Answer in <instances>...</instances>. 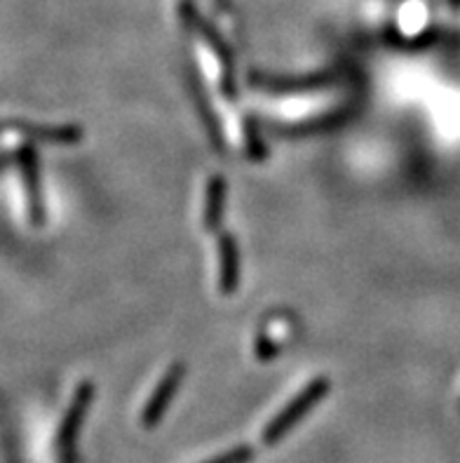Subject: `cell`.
Here are the masks:
<instances>
[{
	"mask_svg": "<svg viewBox=\"0 0 460 463\" xmlns=\"http://www.w3.org/2000/svg\"><path fill=\"white\" fill-rule=\"evenodd\" d=\"M275 355H278V346H275L266 334H261L259 339H256V358H259L261 362H268V360H273Z\"/></svg>",
	"mask_w": 460,
	"mask_h": 463,
	"instance_id": "11",
	"label": "cell"
},
{
	"mask_svg": "<svg viewBox=\"0 0 460 463\" xmlns=\"http://www.w3.org/2000/svg\"><path fill=\"white\" fill-rule=\"evenodd\" d=\"M193 97H195V102H198V106H200V116H202V120H205L207 129H209V137H212V141L217 144V148H224V132H221V128H218L217 113L209 111V102H207L205 92H202V85H200V80H198V76H195V80H193Z\"/></svg>",
	"mask_w": 460,
	"mask_h": 463,
	"instance_id": "8",
	"label": "cell"
},
{
	"mask_svg": "<svg viewBox=\"0 0 460 463\" xmlns=\"http://www.w3.org/2000/svg\"><path fill=\"white\" fill-rule=\"evenodd\" d=\"M252 459H254V450L249 445H240L235 450L224 451V454H218V457L209 459L205 463H249Z\"/></svg>",
	"mask_w": 460,
	"mask_h": 463,
	"instance_id": "10",
	"label": "cell"
},
{
	"mask_svg": "<svg viewBox=\"0 0 460 463\" xmlns=\"http://www.w3.org/2000/svg\"><path fill=\"white\" fill-rule=\"evenodd\" d=\"M249 83L270 94H308V92H320L333 83V76H305V78H275V76L249 74Z\"/></svg>",
	"mask_w": 460,
	"mask_h": 463,
	"instance_id": "4",
	"label": "cell"
},
{
	"mask_svg": "<svg viewBox=\"0 0 460 463\" xmlns=\"http://www.w3.org/2000/svg\"><path fill=\"white\" fill-rule=\"evenodd\" d=\"M92 397H94V386L90 381H83V384L75 388V396H73V403L68 407V414L61 423V454H64V461L71 463L73 459V450H75V438H78V431L85 421L87 409L92 405Z\"/></svg>",
	"mask_w": 460,
	"mask_h": 463,
	"instance_id": "3",
	"label": "cell"
},
{
	"mask_svg": "<svg viewBox=\"0 0 460 463\" xmlns=\"http://www.w3.org/2000/svg\"><path fill=\"white\" fill-rule=\"evenodd\" d=\"M226 209V179L221 174H214L207 183V200H205V228L209 233L221 228Z\"/></svg>",
	"mask_w": 460,
	"mask_h": 463,
	"instance_id": "7",
	"label": "cell"
},
{
	"mask_svg": "<svg viewBox=\"0 0 460 463\" xmlns=\"http://www.w3.org/2000/svg\"><path fill=\"white\" fill-rule=\"evenodd\" d=\"M244 137H247V151H249V158L261 163V160L268 158V151L263 147V141L259 137V122L256 118L247 116L244 118Z\"/></svg>",
	"mask_w": 460,
	"mask_h": 463,
	"instance_id": "9",
	"label": "cell"
},
{
	"mask_svg": "<svg viewBox=\"0 0 460 463\" xmlns=\"http://www.w3.org/2000/svg\"><path fill=\"white\" fill-rule=\"evenodd\" d=\"M218 256H221V269H218V289L226 297H233L240 287V250H237L235 236L221 233L218 238Z\"/></svg>",
	"mask_w": 460,
	"mask_h": 463,
	"instance_id": "6",
	"label": "cell"
},
{
	"mask_svg": "<svg viewBox=\"0 0 460 463\" xmlns=\"http://www.w3.org/2000/svg\"><path fill=\"white\" fill-rule=\"evenodd\" d=\"M183 377H186V365H183V362H174V365L164 372V377L160 378V384L155 386L153 396L148 397V403H146L144 416H141L146 428L158 426L160 419H163L164 412H167V407H170L172 397L176 396V390L181 388Z\"/></svg>",
	"mask_w": 460,
	"mask_h": 463,
	"instance_id": "2",
	"label": "cell"
},
{
	"mask_svg": "<svg viewBox=\"0 0 460 463\" xmlns=\"http://www.w3.org/2000/svg\"><path fill=\"white\" fill-rule=\"evenodd\" d=\"M329 388H332V381H329V378L324 377L313 378V381H310V384L305 386V388H303L301 393H298V396L294 397V400H291V403L287 405V407L282 409L273 421H270V423H268L266 431H263V445L270 447L285 438L291 428L296 426L298 421L308 414L310 409L315 407L322 397L327 396Z\"/></svg>",
	"mask_w": 460,
	"mask_h": 463,
	"instance_id": "1",
	"label": "cell"
},
{
	"mask_svg": "<svg viewBox=\"0 0 460 463\" xmlns=\"http://www.w3.org/2000/svg\"><path fill=\"white\" fill-rule=\"evenodd\" d=\"M19 167H22V177H24L26 200H29L31 221L36 226L43 224L45 219V205L43 195H40V183H38V156L33 147H24L19 151Z\"/></svg>",
	"mask_w": 460,
	"mask_h": 463,
	"instance_id": "5",
	"label": "cell"
}]
</instances>
